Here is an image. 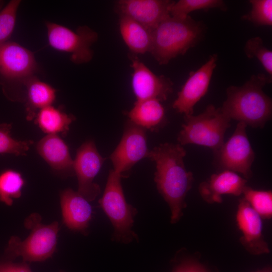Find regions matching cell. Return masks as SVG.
<instances>
[{"label":"cell","mask_w":272,"mask_h":272,"mask_svg":"<svg viewBox=\"0 0 272 272\" xmlns=\"http://www.w3.org/2000/svg\"><path fill=\"white\" fill-rule=\"evenodd\" d=\"M186 154L180 144L165 143L148 151L146 156L156 164L154 181L170 208L172 224L182 217L185 197L193 181L192 173L187 171L184 163Z\"/></svg>","instance_id":"cell-1"},{"label":"cell","mask_w":272,"mask_h":272,"mask_svg":"<svg viewBox=\"0 0 272 272\" xmlns=\"http://www.w3.org/2000/svg\"><path fill=\"white\" fill-rule=\"evenodd\" d=\"M271 79L263 74L253 75L242 86H230L221 108L229 118L252 127L262 128L271 118L272 101L263 91Z\"/></svg>","instance_id":"cell-2"},{"label":"cell","mask_w":272,"mask_h":272,"mask_svg":"<svg viewBox=\"0 0 272 272\" xmlns=\"http://www.w3.org/2000/svg\"><path fill=\"white\" fill-rule=\"evenodd\" d=\"M206 31L205 24L189 15L184 18L169 15L152 30L150 52L159 64H167L172 59L184 54L196 46Z\"/></svg>","instance_id":"cell-3"},{"label":"cell","mask_w":272,"mask_h":272,"mask_svg":"<svg viewBox=\"0 0 272 272\" xmlns=\"http://www.w3.org/2000/svg\"><path fill=\"white\" fill-rule=\"evenodd\" d=\"M40 221L38 214H32L25 223L31 230L29 236L23 240L17 236L11 237L5 250L9 260L21 256L26 262H40L52 255L56 246L58 223L55 221L44 225Z\"/></svg>","instance_id":"cell-4"},{"label":"cell","mask_w":272,"mask_h":272,"mask_svg":"<svg viewBox=\"0 0 272 272\" xmlns=\"http://www.w3.org/2000/svg\"><path fill=\"white\" fill-rule=\"evenodd\" d=\"M184 121L177 137L179 144L202 146L215 152L224 143L225 133L230 126L231 119L220 107L211 104L198 115H184Z\"/></svg>","instance_id":"cell-5"},{"label":"cell","mask_w":272,"mask_h":272,"mask_svg":"<svg viewBox=\"0 0 272 272\" xmlns=\"http://www.w3.org/2000/svg\"><path fill=\"white\" fill-rule=\"evenodd\" d=\"M120 174L109 171L102 197L99 203L113 228L112 240L128 244L138 237L132 230L137 209L127 202L122 187Z\"/></svg>","instance_id":"cell-6"},{"label":"cell","mask_w":272,"mask_h":272,"mask_svg":"<svg viewBox=\"0 0 272 272\" xmlns=\"http://www.w3.org/2000/svg\"><path fill=\"white\" fill-rule=\"evenodd\" d=\"M48 40L54 49L71 54V60L76 64L87 63L93 56L91 49L98 35L87 26L79 27L74 31L63 26L46 23Z\"/></svg>","instance_id":"cell-7"},{"label":"cell","mask_w":272,"mask_h":272,"mask_svg":"<svg viewBox=\"0 0 272 272\" xmlns=\"http://www.w3.org/2000/svg\"><path fill=\"white\" fill-rule=\"evenodd\" d=\"M247 125L239 122L231 137L215 152L219 166L224 170L239 172L247 179L252 176L255 154L248 139Z\"/></svg>","instance_id":"cell-8"},{"label":"cell","mask_w":272,"mask_h":272,"mask_svg":"<svg viewBox=\"0 0 272 272\" xmlns=\"http://www.w3.org/2000/svg\"><path fill=\"white\" fill-rule=\"evenodd\" d=\"M148 151L146 129L128 120L119 144L109 157L113 170L124 177Z\"/></svg>","instance_id":"cell-9"},{"label":"cell","mask_w":272,"mask_h":272,"mask_svg":"<svg viewBox=\"0 0 272 272\" xmlns=\"http://www.w3.org/2000/svg\"><path fill=\"white\" fill-rule=\"evenodd\" d=\"M104 161L93 141L85 142L77 151L74 170L78 179L77 192L89 201L94 200L101 192L100 186L94 180Z\"/></svg>","instance_id":"cell-10"},{"label":"cell","mask_w":272,"mask_h":272,"mask_svg":"<svg viewBox=\"0 0 272 272\" xmlns=\"http://www.w3.org/2000/svg\"><path fill=\"white\" fill-rule=\"evenodd\" d=\"M133 72L131 86L137 101L156 99L166 100L172 93L173 83L164 75H157L134 54L128 56Z\"/></svg>","instance_id":"cell-11"},{"label":"cell","mask_w":272,"mask_h":272,"mask_svg":"<svg viewBox=\"0 0 272 272\" xmlns=\"http://www.w3.org/2000/svg\"><path fill=\"white\" fill-rule=\"evenodd\" d=\"M217 60L218 55L213 54L198 69L190 72L173 103V108L184 115L193 114L194 105L208 91Z\"/></svg>","instance_id":"cell-12"},{"label":"cell","mask_w":272,"mask_h":272,"mask_svg":"<svg viewBox=\"0 0 272 272\" xmlns=\"http://www.w3.org/2000/svg\"><path fill=\"white\" fill-rule=\"evenodd\" d=\"M37 65L33 53L22 45L11 41L0 45V75L2 85L23 81L33 76Z\"/></svg>","instance_id":"cell-13"},{"label":"cell","mask_w":272,"mask_h":272,"mask_svg":"<svg viewBox=\"0 0 272 272\" xmlns=\"http://www.w3.org/2000/svg\"><path fill=\"white\" fill-rule=\"evenodd\" d=\"M175 1L170 0H119L116 11L119 15L127 17L153 30L170 15Z\"/></svg>","instance_id":"cell-14"},{"label":"cell","mask_w":272,"mask_h":272,"mask_svg":"<svg viewBox=\"0 0 272 272\" xmlns=\"http://www.w3.org/2000/svg\"><path fill=\"white\" fill-rule=\"evenodd\" d=\"M236 219L242 234L240 242L245 249L254 255L269 253L262 235L261 218L243 198L239 200Z\"/></svg>","instance_id":"cell-15"},{"label":"cell","mask_w":272,"mask_h":272,"mask_svg":"<svg viewBox=\"0 0 272 272\" xmlns=\"http://www.w3.org/2000/svg\"><path fill=\"white\" fill-rule=\"evenodd\" d=\"M246 183L247 180L236 172L226 170L212 175L209 179L202 182L198 191L205 201L209 203H221L222 195L239 196L242 194Z\"/></svg>","instance_id":"cell-16"},{"label":"cell","mask_w":272,"mask_h":272,"mask_svg":"<svg viewBox=\"0 0 272 272\" xmlns=\"http://www.w3.org/2000/svg\"><path fill=\"white\" fill-rule=\"evenodd\" d=\"M60 197L64 224L72 230L86 232L92 215L89 201L71 188L63 190Z\"/></svg>","instance_id":"cell-17"},{"label":"cell","mask_w":272,"mask_h":272,"mask_svg":"<svg viewBox=\"0 0 272 272\" xmlns=\"http://www.w3.org/2000/svg\"><path fill=\"white\" fill-rule=\"evenodd\" d=\"M36 149L54 171L64 176L75 174L74 160L69 147L57 134H47L44 137L37 143Z\"/></svg>","instance_id":"cell-18"},{"label":"cell","mask_w":272,"mask_h":272,"mask_svg":"<svg viewBox=\"0 0 272 272\" xmlns=\"http://www.w3.org/2000/svg\"><path fill=\"white\" fill-rule=\"evenodd\" d=\"M126 115L132 123L151 131L159 129L166 120L165 109L156 99L136 101Z\"/></svg>","instance_id":"cell-19"},{"label":"cell","mask_w":272,"mask_h":272,"mask_svg":"<svg viewBox=\"0 0 272 272\" xmlns=\"http://www.w3.org/2000/svg\"><path fill=\"white\" fill-rule=\"evenodd\" d=\"M23 84L26 89V119L31 121L35 118L40 110L51 105L54 102L56 90L34 76L25 79Z\"/></svg>","instance_id":"cell-20"},{"label":"cell","mask_w":272,"mask_h":272,"mask_svg":"<svg viewBox=\"0 0 272 272\" xmlns=\"http://www.w3.org/2000/svg\"><path fill=\"white\" fill-rule=\"evenodd\" d=\"M119 26L122 39L133 54L150 52L152 45V30L122 15H119Z\"/></svg>","instance_id":"cell-21"},{"label":"cell","mask_w":272,"mask_h":272,"mask_svg":"<svg viewBox=\"0 0 272 272\" xmlns=\"http://www.w3.org/2000/svg\"><path fill=\"white\" fill-rule=\"evenodd\" d=\"M35 122L41 130L47 134L61 133L65 135L70 125L75 117L62 110L51 105L40 110L35 117Z\"/></svg>","instance_id":"cell-22"},{"label":"cell","mask_w":272,"mask_h":272,"mask_svg":"<svg viewBox=\"0 0 272 272\" xmlns=\"http://www.w3.org/2000/svg\"><path fill=\"white\" fill-rule=\"evenodd\" d=\"M25 181L22 174L11 169L0 173V201L7 206H12L14 199L19 198Z\"/></svg>","instance_id":"cell-23"},{"label":"cell","mask_w":272,"mask_h":272,"mask_svg":"<svg viewBox=\"0 0 272 272\" xmlns=\"http://www.w3.org/2000/svg\"><path fill=\"white\" fill-rule=\"evenodd\" d=\"M213 8L226 11L227 6L221 0H179L175 2L171 6L170 15L173 17L184 18L192 11Z\"/></svg>","instance_id":"cell-24"},{"label":"cell","mask_w":272,"mask_h":272,"mask_svg":"<svg viewBox=\"0 0 272 272\" xmlns=\"http://www.w3.org/2000/svg\"><path fill=\"white\" fill-rule=\"evenodd\" d=\"M243 198L261 218L272 217V192L271 190H257L246 186L242 193Z\"/></svg>","instance_id":"cell-25"},{"label":"cell","mask_w":272,"mask_h":272,"mask_svg":"<svg viewBox=\"0 0 272 272\" xmlns=\"http://www.w3.org/2000/svg\"><path fill=\"white\" fill-rule=\"evenodd\" d=\"M11 123H0V154L25 156L33 142L17 140L12 137Z\"/></svg>","instance_id":"cell-26"},{"label":"cell","mask_w":272,"mask_h":272,"mask_svg":"<svg viewBox=\"0 0 272 272\" xmlns=\"http://www.w3.org/2000/svg\"><path fill=\"white\" fill-rule=\"evenodd\" d=\"M244 52L248 58H256L268 73L269 78L271 79L272 51L264 46L262 39L259 37L248 39L245 43Z\"/></svg>","instance_id":"cell-27"},{"label":"cell","mask_w":272,"mask_h":272,"mask_svg":"<svg viewBox=\"0 0 272 272\" xmlns=\"http://www.w3.org/2000/svg\"><path fill=\"white\" fill-rule=\"evenodd\" d=\"M251 11L242 16L243 20L249 21L256 25H272V1L250 0Z\"/></svg>","instance_id":"cell-28"},{"label":"cell","mask_w":272,"mask_h":272,"mask_svg":"<svg viewBox=\"0 0 272 272\" xmlns=\"http://www.w3.org/2000/svg\"><path fill=\"white\" fill-rule=\"evenodd\" d=\"M21 2L12 0L0 11V45L7 42L13 32Z\"/></svg>","instance_id":"cell-29"},{"label":"cell","mask_w":272,"mask_h":272,"mask_svg":"<svg viewBox=\"0 0 272 272\" xmlns=\"http://www.w3.org/2000/svg\"><path fill=\"white\" fill-rule=\"evenodd\" d=\"M0 272H32L26 262L15 263L11 260L0 262Z\"/></svg>","instance_id":"cell-30"},{"label":"cell","mask_w":272,"mask_h":272,"mask_svg":"<svg viewBox=\"0 0 272 272\" xmlns=\"http://www.w3.org/2000/svg\"><path fill=\"white\" fill-rule=\"evenodd\" d=\"M172 272H208L197 262L185 260L175 266Z\"/></svg>","instance_id":"cell-31"},{"label":"cell","mask_w":272,"mask_h":272,"mask_svg":"<svg viewBox=\"0 0 272 272\" xmlns=\"http://www.w3.org/2000/svg\"><path fill=\"white\" fill-rule=\"evenodd\" d=\"M255 272H271V268L269 266H268L261 270H257Z\"/></svg>","instance_id":"cell-32"},{"label":"cell","mask_w":272,"mask_h":272,"mask_svg":"<svg viewBox=\"0 0 272 272\" xmlns=\"http://www.w3.org/2000/svg\"><path fill=\"white\" fill-rule=\"evenodd\" d=\"M4 5V2L0 1V9L2 8L3 6Z\"/></svg>","instance_id":"cell-33"},{"label":"cell","mask_w":272,"mask_h":272,"mask_svg":"<svg viewBox=\"0 0 272 272\" xmlns=\"http://www.w3.org/2000/svg\"><path fill=\"white\" fill-rule=\"evenodd\" d=\"M59 272H63V271H60Z\"/></svg>","instance_id":"cell-34"}]
</instances>
